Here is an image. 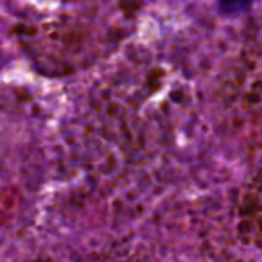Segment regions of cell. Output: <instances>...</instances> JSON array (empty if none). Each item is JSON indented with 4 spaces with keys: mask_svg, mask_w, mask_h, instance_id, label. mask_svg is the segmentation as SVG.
I'll use <instances>...</instances> for the list:
<instances>
[{
    "mask_svg": "<svg viewBox=\"0 0 262 262\" xmlns=\"http://www.w3.org/2000/svg\"><path fill=\"white\" fill-rule=\"evenodd\" d=\"M253 0H219V11L223 15H239L251 8Z\"/></svg>",
    "mask_w": 262,
    "mask_h": 262,
    "instance_id": "1",
    "label": "cell"
}]
</instances>
